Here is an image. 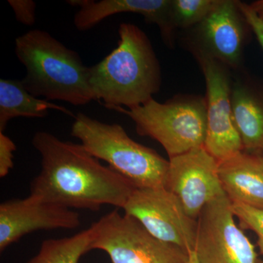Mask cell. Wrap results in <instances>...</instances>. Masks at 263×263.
<instances>
[{
    "label": "cell",
    "instance_id": "obj_1",
    "mask_svg": "<svg viewBox=\"0 0 263 263\" xmlns=\"http://www.w3.org/2000/svg\"><path fill=\"white\" fill-rule=\"evenodd\" d=\"M32 146L41 157V171L30 183V195L67 209L97 212L104 205L123 209L136 186L100 163L82 145L39 131Z\"/></svg>",
    "mask_w": 263,
    "mask_h": 263
},
{
    "label": "cell",
    "instance_id": "obj_2",
    "mask_svg": "<svg viewBox=\"0 0 263 263\" xmlns=\"http://www.w3.org/2000/svg\"><path fill=\"white\" fill-rule=\"evenodd\" d=\"M117 48L90 67L89 84L95 100L113 110L146 103L160 91V62L146 33L133 24L119 27Z\"/></svg>",
    "mask_w": 263,
    "mask_h": 263
},
{
    "label": "cell",
    "instance_id": "obj_3",
    "mask_svg": "<svg viewBox=\"0 0 263 263\" xmlns=\"http://www.w3.org/2000/svg\"><path fill=\"white\" fill-rule=\"evenodd\" d=\"M15 53L25 67L24 87L36 98L85 105L95 100L89 84L90 67L77 52L46 31L32 29L15 41Z\"/></svg>",
    "mask_w": 263,
    "mask_h": 263
},
{
    "label": "cell",
    "instance_id": "obj_4",
    "mask_svg": "<svg viewBox=\"0 0 263 263\" xmlns=\"http://www.w3.org/2000/svg\"><path fill=\"white\" fill-rule=\"evenodd\" d=\"M71 135L93 157L106 162L136 188L164 187L169 160L132 139L120 124H106L79 112Z\"/></svg>",
    "mask_w": 263,
    "mask_h": 263
},
{
    "label": "cell",
    "instance_id": "obj_5",
    "mask_svg": "<svg viewBox=\"0 0 263 263\" xmlns=\"http://www.w3.org/2000/svg\"><path fill=\"white\" fill-rule=\"evenodd\" d=\"M113 110L130 118L137 133L158 142L169 158L204 146L207 127L205 98L176 97L165 103L152 98L138 106Z\"/></svg>",
    "mask_w": 263,
    "mask_h": 263
},
{
    "label": "cell",
    "instance_id": "obj_6",
    "mask_svg": "<svg viewBox=\"0 0 263 263\" xmlns=\"http://www.w3.org/2000/svg\"><path fill=\"white\" fill-rule=\"evenodd\" d=\"M91 250L111 263H189V252L155 238L134 218L112 211L89 227Z\"/></svg>",
    "mask_w": 263,
    "mask_h": 263
},
{
    "label": "cell",
    "instance_id": "obj_7",
    "mask_svg": "<svg viewBox=\"0 0 263 263\" xmlns=\"http://www.w3.org/2000/svg\"><path fill=\"white\" fill-rule=\"evenodd\" d=\"M235 219L226 194L204 208L194 249L199 263H257L255 247Z\"/></svg>",
    "mask_w": 263,
    "mask_h": 263
},
{
    "label": "cell",
    "instance_id": "obj_8",
    "mask_svg": "<svg viewBox=\"0 0 263 263\" xmlns=\"http://www.w3.org/2000/svg\"><path fill=\"white\" fill-rule=\"evenodd\" d=\"M123 210L159 240L187 252L195 249L197 220L165 187L136 188Z\"/></svg>",
    "mask_w": 263,
    "mask_h": 263
},
{
    "label": "cell",
    "instance_id": "obj_9",
    "mask_svg": "<svg viewBox=\"0 0 263 263\" xmlns=\"http://www.w3.org/2000/svg\"><path fill=\"white\" fill-rule=\"evenodd\" d=\"M206 85L207 127L204 147L218 162L243 151L233 120L229 68L201 52L193 51Z\"/></svg>",
    "mask_w": 263,
    "mask_h": 263
},
{
    "label": "cell",
    "instance_id": "obj_10",
    "mask_svg": "<svg viewBox=\"0 0 263 263\" xmlns=\"http://www.w3.org/2000/svg\"><path fill=\"white\" fill-rule=\"evenodd\" d=\"M164 187L179 199L190 217L198 219L204 208L224 192L219 162L205 147L169 158Z\"/></svg>",
    "mask_w": 263,
    "mask_h": 263
},
{
    "label": "cell",
    "instance_id": "obj_11",
    "mask_svg": "<svg viewBox=\"0 0 263 263\" xmlns=\"http://www.w3.org/2000/svg\"><path fill=\"white\" fill-rule=\"evenodd\" d=\"M193 51L201 52L228 68L238 69L252 32L239 1L219 0L215 8L195 27Z\"/></svg>",
    "mask_w": 263,
    "mask_h": 263
},
{
    "label": "cell",
    "instance_id": "obj_12",
    "mask_svg": "<svg viewBox=\"0 0 263 263\" xmlns=\"http://www.w3.org/2000/svg\"><path fill=\"white\" fill-rule=\"evenodd\" d=\"M81 224L76 211L29 195L0 204V252L24 235L55 229L73 230Z\"/></svg>",
    "mask_w": 263,
    "mask_h": 263
},
{
    "label": "cell",
    "instance_id": "obj_13",
    "mask_svg": "<svg viewBox=\"0 0 263 263\" xmlns=\"http://www.w3.org/2000/svg\"><path fill=\"white\" fill-rule=\"evenodd\" d=\"M172 0H69L67 4L80 9L74 16L78 30L92 29L104 19L122 13L141 15L148 23L157 24L167 45L172 44L175 29L171 23Z\"/></svg>",
    "mask_w": 263,
    "mask_h": 263
},
{
    "label": "cell",
    "instance_id": "obj_14",
    "mask_svg": "<svg viewBox=\"0 0 263 263\" xmlns=\"http://www.w3.org/2000/svg\"><path fill=\"white\" fill-rule=\"evenodd\" d=\"M219 176L230 201L263 209V155L242 151L219 162Z\"/></svg>",
    "mask_w": 263,
    "mask_h": 263
},
{
    "label": "cell",
    "instance_id": "obj_15",
    "mask_svg": "<svg viewBox=\"0 0 263 263\" xmlns=\"http://www.w3.org/2000/svg\"><path fill=\"white\" fill-rule=\"evenodd\" d=\"M232 110L243 152L263 155V84L252 79L232 84Z\"/></svg>",
    "mask_w": 263,
    "mask_h": 263
},
{
    "label": "cell",
    "instance_id": "obj_16",
    "mask_svg": "<svg viewBox=\"0 0 263 263\" xmlns=\"http://www.w3.org/2000/svg\"><path fill=\"white\" fill-rule=\"evenodd\" d=\"M55 110L75 118L65 106L36 98L24 87L22 81L0 79V133H4L13 118L46 117L48 110Z\"/></svg>",
    "mask_w": 263,
    "mask_h": 263
},
{
    "label": "cell",
    "instance_id": "obj_17",
    "mask_svg": "<svg viewBox=\"0 0 263 263\" xmlns=\"http://www.w3.org/2000/svg\"><path fill=\"white\" fill-rule=\"evenodd\" d=\"M91 242L89 228L70 237L46 240L27 263H79L82 256L91 251Z\"/></svg>",
    "mask_w": 263,
    "mask_h": 263
},
{
    "label": "cell",
    "instance_id": "obj_18",
    "mask_svg": "<svg viewBox=\"0 0 263 263\" xmlns=\"http://www.w3.org/2000/svg\"><path fill=\"white\" fill-rule=\"evenodd\" d=\"M219 0H172L171 23L174 29L195 27L215 8Z\"/></svg>",
    "mask_w": 263,
    "mask_h": 263
},
{
    "label": "cell",
    "instance_id": "obj_19",
    "mask_svg": "<svg viewBox=\"0 0 263 263\" xmlns=\"http://www.w3.org/2000/svg\"><path fill=\"white\" fill-rule=\"evenodd\" d=\"M232 209L242 230H251L257 237V246L263 256V209L232 202Z\"/></svg>",
    "mask_w": 263,
    "mask_h": 263
},
{
    "label": "cell",
    "instance_id": "obj_20",
    "mask_svg": "<svg viewBox=\"0 0 263 263\" xmlns=\"http://www.w3.org/2000/svg\"><path fill=\"white\" fill-rule=\"evenodd\" d=\"M16 150L14 142L4 133H0V178H5L13 167V152Z\"/></svg>",
    "mask_w": 263,
    "mask_h": 263
},
{
    "label": "cell",
    "instance_id": "obj_21",
    "mask_svg": "<svg viewBox=\"0 0 263 263\" xmlns=\"http://www.w3.org/2000/svg\"><path fill=\"white\" fill-rule=\"evenodd\" d=\"M15 18L24 25L32 26L35 22L36 3L32 0H8Z\"/></svg>",
    "mask_w": 263,
    "mask_h": 263
},
{
    "label": "cell",
    "instance_id": "obj_22",
    "mask_svg": "<svg viewBox=\"0 0 263 263\" xmlns=\"http://www.w3.org/2000/svg\"><path fill=\"white\" fill-rule=\"evenodd\" d=\"M239 6L242 13L245 15L251 30L254 33L263 51V22L254 13L249 4L239 1Z\"/></svg>",
    "mask_w": 263,
    "mask_h": 263
},
{
    "label": "cell",
    "instance_id": "obj_23",
    "mask_svg": "<svg viewBox=\"0 0 263 263\" xmlns=\"http://www.w3.org/2000/svg\"><path fill=\"white\" fill-rule=\"evenodd\" d=\"M252 9L254 10V13L263 22V0H257L249 4Z\"/></svg>",
    "mask_w": 263,
    "mask_h": 263
},
{
    "label": "cell",
    "instance_id": "obj_24",
    "mask_svg": "<svg viewBox=\"0 0 263 263\" xmlns=\"http://www.w3.org/2000/svg\"><path fill=\"white\" fill-rule=\"evenodd\" d=\"M189 255H190V257H189V263H199L198 259H197L196 257V254H195L194 251H191V252H189Z\"/></svg>",
    "mask_w": 263,
    "mask_h": 263
},
{
    "label": "cell",
    "instance_id": "obj_25",
    "mask_svg": "<svg viewBox=\"0 0 263 263\" xmlns=\"http://www.w3.org/2000/svg\"><path fill=\"white\" fill-rule=\"evenodd\" d=\"M257 263H263V259H258V260H257Z\"/></svg>",
    "mask_w": 263,
    "mask_h": 263
}]
</instances>
